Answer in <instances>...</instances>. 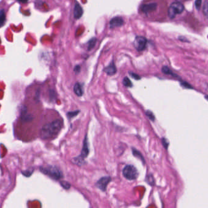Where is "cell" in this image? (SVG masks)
Masks as SVG:
<instances>
[{"label":"cell","instance_id":"1","mask_svg":"<svg viewBox=\"0 0 208 208\" xmlns=\"http://www.w3.org/2000/svg\"><path fill=\"white\" fill-rule=\"evenodd\" d=\"M61 127L62 122L59 119L46 123L41 129L40 136L44 139L54 138L58 134Z\"/></svg>","mask_w":208,"mask_h":208},{"label":"cell","instance_id":"2","mask_svg":"<svg viewBox=\"0 0 208 208\" xmlns=\"http://www.w3.org/2000/svg\"><path fill=\"white\" fill-rule=\"evenodd\" d=\"M40 171L49 177L54 180H58L64 177L61 171L55 166L48 165L46 167H41Z\"/></svg>","mask_w":208,"mask_h":208},{"label":"cell","instance_id":"3","mask_svg":"<svg viewBox=\"0 0 208 208\" xmlns=\"http://www.w3.org/2000/svg\"><path fill=\"white\" fill-rule=\"evenodd\" d=\"M122 174L125 178L130 181L137 179L139 175L136 168L132 165H127L125 166L122 171Z\"/></svg>","mask_w":208,"mask_h":208},{"label":"cell","instance_id":"4","mask_svg":"<svg viewBox=\"0 0 208 208\" xmlns=\"http://www.w3.org/2000/svg\"><path fill=\"white\" fill-rule=\"evenodd\" d=\"M184 10V6L180 2L173 3L168 9V15L171 18H174L177 14L181 13Z\"/></svg>","mask_w":208,"mask_h":208},{"label":"cell","instance_id":"5","mask_svg":"<svg viewBox=\"0 0 208 208\" xmlns=\"http://www.w3.org/2000/svg\"><path fill=\"white\" fill-rule=\"evenodd\" d=\"M147 43V40L145 37L142 36H138L136 37L134 41L133 45L137 51H144L145 49V48H146Z\"/></svg>","mask_w":208,"mask_h":208},{"label":"cell","instance_id":"6","mask_svg":"<svg viewBox=\"0 0 208 208\" xmlns=\"http://www.w3.org/2000/svg\"><path fill=\"white\" fill-rule=\"evenodd\" d=\"M111 178L110 177H103L97 181L96 186L100 191L105 192L107 190L108 184L111 182Z\"/></svg>","mask_w":208,"mask_h":208},{"label":"cell","instance_id":"7","mask_svg":"<svg viewBox=\"0 0 208 208\" xmlns=\"http://www.w3.org/2000/svg\"><path fill=\"white\" fill-rule=\"evenodd\" d=\"M88 154H89V149H88V139L86 136L84 141V145H83L81 154L79 156L82 157V158L85 159V158L87 157Z\"/></svg>","mask_w":208,"mask_h":208},{"label":"cell","instance_id":"8","mask_svg":"<svg viewBox=\"0 0 208 208\" xmlns=\"http://www.w3.org/2000/svg\"><path fill=\"white\" fill-rule=\"evenodd\" d=\"M123 24V20L121 17H114L112 18V19L110 21V25L111 28H114L116 27H120Z\"/></svg>","mask_w":208,"mask_h":208},{"label":"cell","instance_id":"9","mask_svg":"<svg viewBox=\"0 0 208 208\" xmlns=\"http://www.w3.org/2000/svg\"><path fill=\"white\" fill-rule=\"evenodd\" d=\"M103 71L108 76H113L116 73V68L114 65V61H112L108 66L104 68Z\"/></svg>","mask_w":208,"mask_h":208},{"label":"cell","instance_id":"10","mask_svg":"<svg viewBox=\"0 0 208 208\" xmlns=\"http://www.w3.org/2000/svg\"><path fill=\"white\" fill-rule=\"evenodd\" d=\"M156 7V4L152 3L149 4H144L142 6V10L145 13H147L155 10Z\"/></svg>","mask_w":208,"mask_h":208},{"label":"cell","instance_id":"11","mask_svg":"<svg viewBox=\"0 0 208 208\" xmlns=\"http://www.w3.org/2000/svg\"><path fill=\"white\" fill-rule=\"evenodd\" d=\"M74 17L76 19H79L80 18L82 14H83V10L82 7L79 4H76L75 7H74Z\"/></svg>","mask_w":208,"mask_h":208},{"label":"cell","instance_id":"12","mask_svg":"<svg viewBox=\"0 0 208 208\" xmlns=\"http://www.w3.org/2000/svg\"><path fill=\"white\" fill-rule=\"evenodd\" d=\"M74 91L76 93V94L78 96H82L83 93H84V91H83L82 87L79 84V83H76V84L74 85Z\"/></svg>","mask_w":208,"mask_h":208},{"label":"cell","instance_id":"13","mask_svg":"<svg viewBox=\"0 0 208 208\" xmlns=\"http://www.w3.org/2000/svg\"><path fill=\"white\" fill-rule=\"evenodd\" d=\"M6 15L4 9L0 10V28L2 27L6 22Z\"/></svg>","mask_w":208,"mask_h":208},{"label":"cell","instance_id":"14","mask_svg":"<svg viewBox=\"0 0 208 208\" xmlns=\"http://www.w3.org/2000/svg\"><path fill=\"white\" fill-rule=\"evenodd\" d=\"M132 153H133V155L135 157L139 158V159L142 162V163L145 164V159H144V156H142V155L141 153L140 152H139L138 150H137L136 149H134V148H132Z\"/></svg>","mask_w":208,"mask_h":208},{"label":"cell","instance_id":"15","mask_svg":"<svg viewBox=\"0 0 208 208\" xmlns=\"http://www.w3.org/2000/svg\"><path fill=\"white\" fill-rule=\"evenodd\" d=\"M73 163H74V164H77L78 165H80V166L84 165L85 163V161L84 159L82 158L80 156L74 158L73 159Z\"/></svg>","mask_w":208,"mask_h":208},{"label":"cell","instance_id":"16","mask_svg":"<svg viewBox=\"0 0 208 208\" xmlns=\"http://www.w3.org/2000/svg\"><path fill=\"white\" fill-rule=\"evenodd\" d=\"M162 71L163 73L165 74H168V75H171L174 77H178V76H177V74H175L174 73H173L172 72V71L168 67H163L162 68Z\"/></svg>","mask_w":208,"mask_h":208},{"label":"cell","instance_id":"17","mask_svg":"<svg viewBox=\"0 0 208 208\" xmlns=\"http://www.w3.org/2000/svg\"><path fill=\"white\" fill-rule=\"evenodd\" d=\"M145 181H146L147 183H148L150 186H154L155 183L154 178L152 174H149L146 177V178H145Z\"/></svg>","mask_w":208,"mask_h":208},{"label":"cell","instance_id":"18","mask_svg":"<svg viewBox=\"0 0 208 208\" xmlns=\"http://www.w3.org/2000/svg\"><path fill=\"white\" fill-rule=\"evenodd\" d=\"M123 84L124 86H126L127 87H133L132 82L127 77H124V79H123Z\"/></svg>","mask_w":208,"mask_h":208},{"label":"cell","instance_id":"19","mask_svg":"<svg viewBox=\"0 0 208 208\" xmlns=\"http://www.w3.org/2000/svg\"><path fill=\"white\" fill-rule=\"evenodd\" d=\"M60 184L65 189H67V190H68L71 188V184L65 181H61Z\"/></svg>","mask_w":208,"mask_h":208},{"label":"cell","instance_id":"20","mask_svg":"<svg viewBox=\"0 0 208 208\" xmlns=\"http://www.w3.org/2000/svg\"><path fill=\"white\" fill-rule=\"evenodd\" d=\"M96 43V39L95 38L91 39L88 43V50H91V49H93Z\"/></svg>","mask_w":208,"mask_h":208},{"label":"cell","instance_id":"21","mask_svg":"<svg viewBox=\"0 0 208 208\" xmlns=\"http://www.w3.org/2000/svg\"><path fill=\"white\" fill-rule=\"evenodd\" d=\"M80 111L79 110H77V111H71V112H68L67 113V116L69 119H71V118H73L74 117H75L76 116H77L79 113Z\"/></svg>","mask_w":208,"mask_h":208},{"label":"cell","instance_id":"22","mask_svg":"<svg viewBox=\"0 0 208 208\" xmlns=\"http://www.w3.org/2000/svg\"><path fill=\"white\" fill-rule=\"evenodd\" d=\"M203 13L205 16H208V1H206L204 3L203 6Z\"/></svg>","mask_w":208,"mask_h":208},{"label":"cell","instance_id":"23","mask_svg":"<svg viewBox=\"0 0 208 208\" xmlns=\"http://www.w3.org/2000/svg\"><path fill=\"white\" fill-rule=\"evenodd\" d=\"M146 115L148 116V117H149L151 120H152V121H154V120H155V117L152 111H149V110L147 111H146Z\"/></svg>","mask_w":208,"mask_h":208},{"label":"cell","instance_id":"24","mask_svg":"<svg viewBox=\"0 0 208 208\" xmlns=\"http://www.w3.org/2000/svg\"><path fill=\"white\" fill-rule=\"evenodd\" d=\"M162 144H163V145H164V147H165V149H168V146H169V144L168 141L167 139H166L165 138H163L162 139Z\"/></svg>","mask_w":208,"mask_h":208},{"label":"cell","instance_id":"25","mask_svg":"<svg viewBox=\"0 0 208 208\" xmlns=\"http://www.w3.org/2000/svg\"><path fill=\"white\" fill-rule=\"evenodd\" d=\"M181 85L183 87H184V88L193 89V87H192L189 84H188V83H187V82H181Z\"/></svg>","mask_w":208,"mask_h":208},{"label":"cell","instance_id":"26","mask_svg":"<svg viewBox=\"0 0 208 208\" xmlns=\"http://www.w3.org/2000/svg\"><path fill=\"white\" fill-rule=\"evenodd\" d=\"M201 2H202V0H196L195 1V7H196L197 10H200L201 5Z\"/></svg>","mask_w":208,"mask_h":208},{"label":"cell","instance_id":"27","mask_svg":"<svg viewBox=\"0 0 208 208\" xmlns=\"http://www.w3.org/2000/svg\"><path fill=\"white\" fill-rule=\"evenodd\" d=\"M32 172H33V170H32V171H26L23 172L22 173H23V175H25L26 177H29V176H31L32 175Z\"/></svg>","mask_w":208,"mask_h":208},{"label":"cell","instance_id":"28","mask_svg":"<svg viewBox=\"0 0 208 208\" xmlns=\"http://www.w3.org/2000/svg\"><path fill=\"white\" fill-rule=\"evenodd\" d=\"M129 74H130V76L133 77V78H134L135 79H136V80H139L140 79H141V77H139V75H138V74H135V73H129Z\"/></svg>","mask_w":208,"mask_h":208},{"label":"cell","instance_id":"29","mask_svg":"<svg viewBox=\"0 0 208 208\" xmlns=\"http://www.w3.org/2000/svg\"><path fill=\"white\" fill-rule=\"evenodd\" d=\"M74 71H75L76 73H79L80 71V67L79 66V65L76 66V67L74 68Z\"/></svg>","mask_w":208,"mask_h":208},{"label":"cell","instance_id":"30","mask_svg":"<svg viewBox=\"0 0 208 208\" xmlns=\"http://www.w3.org/2000/svg\"><path fill=\"white\" fill-rule=\"evenodd\" d=\"M205 98L208 100V96H205Z\"/></svg>","mask_w":208,"mask_h":208},{"label":"cell","instance_id":"31","mask_svg":"<svg viewBox=\"0 0 208 208\" xmlns=\"http://www.w3.org/2000/svg\"><path fill=\"white\" fill-rule=\"evenodd\" d=\"M177 1H183V0H177Z\"/></svg>","mask_w":208,"mask_h":208}]
</instances>
